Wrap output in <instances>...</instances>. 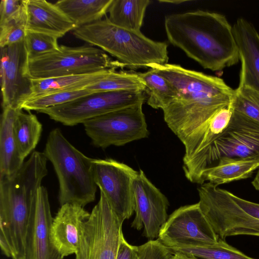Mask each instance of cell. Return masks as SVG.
I'll return each mask as SVG.
<instances>
[{
  "label": "cell",
  "mask_w": 259,
  "mask_h": 259,
  "mask_svg": "<svg viewBox=\"0 0 259 259\" xmlns=\"http://www.w3.org/2000/svg\"><path fill=\"white\" fill-rule=\"evenodd\" d=\"M176 89V98L162 110L168 127L182 142L220 109L229 106L235 89L222 78L167 63L149 66Z\"/></svg>",
  "instance_id": "obj_1"
},
{
  "label": "cell",
  "mask_w": 259,
  "mask_h": 259,
  "mask_svg": "<svg viewBox=\"0 0 259 259\" xmlns=\"http://www.w3.org/2000/svg\"><path fill=\"white\" fill-rule=\"evenodd\" d=\"M168 41L205 69L216 71L240 60L233 28L225 15L196 10L167 15Z\"/></svg>",
  "instance_id": "obj_2"
},
{
  "label": "cell",
  "mask_w": 259,
  "mask_h": 259,
  "mask_svg": "<svg viewBox=\"0 0 259 259\" xmlns=\"http://www.w3.org/2000/svg\"><path fill=\"white\" fill-rule=\"evenodd\" d=\"M47 158L34 151L14 174L0 177V229L12 255H25V238L33 199L48 174Z\"/></svg>",
  "instance_id": "obj_3"
},
{
  "label": "cell",
  "mask_w": 259,
  "mask_h": 259,
  "mask_svg": "<svg viewBox=\"0 0 259 259\" xmlns=\"http://www.w3.org/2000/svg\"><path fill=\"white\" fill-rule=\"evenodd\" d=\"M74 36L96 46L116 58L126 67H149L168 63V45L153 40L140 31L123 28L106 17L97 22L76 28Z\"/></svg>",
  "instance_id": "obj_4"
},
{
  "label": "cell",
  "mask_w": 259,
  "mask_h": 259,
  "mask_svg": "<svg viewBox=\"0 0 259 259\" xmlns=\"http://www.w3.org/2000/svg\"><path fill=\"white\" fill-rule=\"evenodd\" d=\"M44 153L58 177L61 206L70 203L84 207L95 200L97 186L91 170L92 158L74 147L58 128L50 133Z\"/></svg>",
  "instance_id": "obj_5"
},
{
  "label": "cell",
  "mask_w": 259,
  "mask_h": 259,
  "mask_svg": "<svg viewBox=\"0 0 259 259\" xmlns=\"http://www.w3.org/2000/svg\"><path fill=\"white\" fill-rule=\"evenodd\" d=\"M124 67L123 64L94 46L62 45L57 51L28 60L27 75L31 79H44Z\"/></svg>",
  "instance_id": "obj_6"
},
{
  "label": "cell",
  "mask_w": 259,
  "mask_h": 259,
  "mask_svg": "<svg viewBox=\"0 0 259 259\" xmlns=\"http://www.w3.org/2000/svg\"><path fill=\"white\" fill-rule=\"evenodd\" d=\"M259 156V122L233 110L230 122L205 151L187 179L202 184V174L221 160Z\"/></svg>",
  "instance_id": "obj_7"
},
{
  "label": "cell",
  "mask_w": 259,
  "mask_h": 259,
  "mask_svg": "<svg viewBox=\"0 0 259 259\" xmlns=\"http://www.w3.org/2000/svg\"><path fill=\"white\" fill-rule=\"evenodd\" d=\"M123 222L100 191L98 202L81 225L75 259H116Z\"/></svg>",
  "instance_id": "obj_8"
},
{
  "label": "cell",
  "mask_w": 259,
  "mask_h": 259,
  "mask_svg": "<svg viewBox=\"0 0 259 259\" xmlns=\"http://www.w3.org/2000/svg\"><path fill=\"white\" fill-rule=\"evenodd\" d=\"M199 206L219 238L247 235L259 236V220L233 200L231 193L209 182L198 188Z\"/></svg>",
  "instance_id": "obj_9"
},
{
  "label": "cell",
  "mask_w": 259,
  "mask_h": 259,
  "mask_svg": "<svg viewBox=\"0 0 259 259\" xmlns=\"http://www.w3.org/2000/svg\"><path fill=\"white\" fill-rule=\"evenodd\" d=\"M144 92L123 90L94 92L69 102L38 111L65 125L73 126L97 116L139 103Z\"/></svg>",
  "instance_id": "obj_10"
},
{
  "label": "cell",
  "mask_w": 259,
  "mask_h": 259,
  "mask_svg": "<svg viewBox=\"0 0 259 259\" xmlns=\"http://www.w3.org/2000/svg\"><path fill=\"white\" fill-rule=\"evenodd\" d=\"M143 103H139L90 119L82 123L85 132L97 147L122 146L148 137L149 131Z\"/></svg>",
  "instance_id": "obj_11"
},
{
  "label": "cell",
  "mask_w": 259,
  "mask_h": 259,
  "mask_svg": "<svg viewBox=\"0 0 259 259\" xmlns=\"http://www.w3.org/2000/svg\"><path fill=\"white\" fill-rule=\"evenodd\" d=\"M158 239L170 248L212 245L219 237L198 202L175 210L161 228Z\"/></svg>",
  "instance_id": "obj_12"
},
{
  "label": "cell",
  "mask_w": 259,
  "mask_h": 259,
  "mask_svg": "<svg viewBox=\"0 0 259 259\" xmlns=\"http://www.w3.org/2000/svg\"><path fill=\"white\" fill-rule=\"evenodd\" d=\"M94 180L111 207L123 221L135 212L133 179L138 171L115 160L93 159Z\"/></svg>",
  "instance_id": "obj_13"
},
{
  "label": "cell",
  "mask_w": 259,
  "mask_h": 259,
  "mask_svg": "<svg viewBox=\"0 0 259 259\" xmlns=\"http://www.w3.org/2000/svg\"><path fill=\"white\" fill-rule=\"evenodd\" d=\"M28 58L21 42L1 47L0 80L3 108L21 109L32 93L31 79L27 75Z\"/></svg>",
  "instance_id": "obj_14"
},
{
  "label": "cell",
  "mask_w": 259,
  "mask_h": 259,
  "mask_svg": "<svg viewBox=\"0 0 259 259\" xmlns=\"http://www.w3.org/2000/svg\"><path fill=\"white\" fill-rule=\"evenodd\" d=\"M133 189L136 214L131 227L139 231L144 228L143 235L154 240L168 219V201L141 169L133 179Z\"/></svg>",
  "instance_id": "obj_15"
},
{
  "label": "cell",
  "mask_w": 259,
  "mask_h": 259,
  "mask_svg": "<svg viewBox=\"0 0 259 259\" xmlns=\"http://www.w3.org/2000/svg\"><path fill=\"white\" fill-rule=\"evenodd\" d=\"M53 220L48 191L41 186L31 207L25 238L26 259H63L51 240Z\"/></svg>",
  "instance_id": "obj_16"
},
{
  "label": "cell",
  "mask_w": 259,
  "mask_h": 259,
  "mask_svg": "<svg viewBox=\"0 0 259 259\" xmlns=\"http://www.w3.org/2000/svg\"><path fill=\"white\" fill-rule=\"evenodd\" d=\"M232 28L241 63L238 87L259 92V33L243 18H238Z\"/></svg>",
  "instance_id": "obj_17"
},
{
  "label": "cell",
  "mask_w": 259,
  "mask_h": 259,
  "mask_svg": "<svg viewBox=\"0 0 259 259\" xmlns=\"http://www.w3.org/2000/svg\"><path fill=\"white\" fill-rule=\"evenodd\" d=\"M90 214L82 206L66 203L61 206L53 218L51 240L63 257L76 252L81 225Z\"/></svg>",
  "instance_id": "obj_18"
},
{
  "label": "cell",
  "mask_w": 259,
  "mask_h": 259,
  "mask_svg": "<svg viewBox=\"0 0 259 259\" xmlns=\"http://www.w3.org/2000/svg\"><path fill=\"white\" fill-rule=\"evenodd\" d=\"M27 21L26 30L57 38L77 28L56 5L45 0H23Z\"/></svg>",
  "instance_id": "obj_19"
},
{
  "label": "cell",
  "mask_w": 259,
  "mask_h": 259,
  "mask_svg": "<svg viewBox=\"0 0 259 259\" xmlns=\"http://www.w3.org/2000/svg\"><path fill=\"white\" fill-rule=\"evenodd\" d=\"M3 109L0 122V177H9L16 172L24 162L13 130L15 119L21 109L10 107Z\"/></svg>",
  "instance_id": "obj_20"
},
{
  "label": "cell",
  "mask_w": 259,
  "mask_h": 259,
  "mask_svg": "<svg viewBox=\"0 0 259 259\" xmlns=\"http://www.w3.org/2000/svg\"><path fill=\"white\" fill-rule=\"evenodd\" d=\"M258 168L259 156L241 159L221 160L203 171L202 181L203 184L208 181L218 186L248 178Z\"/></svg>",
  "instance_id": "obj_21"
},
{
  "label": "cell",
  "mask_w": 259,
  "mask_h": 259,
  "mask_svg": "<svg viewBox=\"0 0 259 259\" xmlns=\"http://www.w3.org/2000/svg\"><path fill=\"white\" fill-rule=\"evenodd\" d=\"M111 70L97 72L44 79H31L32 93L28 100L59 92H66L85 89L105 77ZM27 100V101H28Z\"/></svg>",
  "instance_id": "obj_22"
},
{
  "label": "cell",
  "mask_w": 259,
  "mask_h": 259,
  "mask_svg": "<svg viewBox=\"0 0 259 259\" xmlns=\"http://www.w3.org/2000/svg\"><path fill=\"white\" fill-rule=\"evenodd\" d=\"M112 0H60L56 5L78 27L103 19Z\"/></svg>",
  "instance_id": "obj_23"
},
{
  "label": "cell",
  "mask_w": 259,
  "mask_h": 259,
  "mask_svg": "<svg viewBox=\"0 0 259 259\" xmlns=\"http://www.w3.org/2000/svg\"><path fill=\"white\" fill-rule=\"evenodd\" d=\"M149 0H112L108 12L110 21L128 30L140 31Z\"/></svg>",
  "instance_id": "obj_24"
},
{
  "label": "cell",
  "mask_w": 259,
  "mask_h": 259,
  "mask_svg": "<svg viewBox=\"0 0 259 259\" xmlns=\"http://www.w3.org/2000/svg\"><path fill=\"white\" fill-rule=\"evenodd\" d=\"M137 73L145 84L147 104L153 108L162 110L176 98V89L155 69Z\"/></svg>",
  "instance_id": "obj_25"
},
{
  "label": "cell",
  "mask_w": 259,
  "mask_h": 259,
  "mask_svg": "<svg viewBox=\"0 0 259 259\" xmlns=\"http://www.w3.org/2000/svg\"><path fill=\"white\" fill-rule=\"evenodd\" d=\"M13 130L19 152L25 159L37 145L42 124L34 114L25 113L21 110L15 119Z\"/></svg>",
  "instance_id": "obj_26"
},
{
  "label": "cell",
  "mask_w": 259,
  "mask_h": 259,
  "mask_svg": "<svg viewBox=\"0 0 259 259\" xmlns=\"http://www.w3.org/2000/svg\"><path fill=\"white\" fill-rule=\"evenodd\" d=\"M85 89L95 92L123 90L145 92V86L137 72L111 70L105 77Z\"/></svg>",
  "instance_id": "obj_27"
},
{
  "label": "cell",
  "mask_w": 259,
  "mask_h": 259,
  "mask_svg": "<svg viewBox=\"0 0 259 259\" xmlns=\"http://www.w3.org/2000/svg\"><path fill=\"white\" fill-rule=\"evenodd\" d=\"M168 248L172 253H188L198 259H255L247 256L228 244L225 240L220 238L218 242L212 245L197 247L180 246Z\"/></svg>",
  "instance_id": "obj_28"
},
{
  "label": "cell",
  "mask_w": 259,
  "mask_h": 259,
  "mask_svg": "<svg viewBox=\"0 0 259 259\" xmlns=\"http://www.w3.org/2000/svg\"><path fill=\"white\" fill-rule=\"evenodd\" d=\"M27 16L24 2L14 15L0 22V47H4L24 40Z\"/></svg>",
  "instance_id": "obj_29"
},
{
  "label": "cell",
  "mask_w": 259,
  "mask_h": 259,
  "mask_svg": "<svg viewBox=\"0 0 259 259\" xmlns=\"http://www.w3.org/2000/svg\"><path fill=\"white\" fill-rule=\"evenodd\" d=\"M95 92L85 89L76 91L59 92L30 99L22 106V109L38 111L62 105Z\"/></svg>",
  "instance_id": "obj_30"
},
{
  "label": "cell",
  "mask_w": 259,
  "mask_h": 259,
  "mask_svg": "<svg viewBox=\"0 0 259 259\" xmlns=\"http://www.w3.org/2000/svg\"><path fill=\"white\" fill-rule=\"evenodd\" d=\"M24 44L28 60L33 59L59 49L58 38L47 34L26 30Z\"/></svg>",
  "instance_id": "obj_31"
},
{
  "label": "cell",
  "mask_w": 259,
  "mask_h": 259,
  "mask_svg": "<svg viewBox=\"0 0 259 259\" xmlns=\"http://www.w3.org/2000/svg\"><path fill=\"white\" fill-rule=\"evenodd\" d=\"M233 110L259 122V92L245 87L235 89Z\"/></svg>",
  "instance_id": "obj_32"
},
{
  "label": "cell",
  "mask_w": 259,
  "mask_h": 259,
  "mask_svg": "<svg viewBox=\"0 0 259 259\" xmlns=\"http://www.w3.org/2000/svg\"><path fill=\"white\" fill-rule=\"evenodd\" d=\"M138 259H171L173 253L158 239L148 240L139 246Z\"/></svg>",
  "instance_id": "obj_33"
},
{
  "label": "cell",
  "mask_w": 259,
  "mask_h": 259,
  "mask_svg": "<svg viewBox=\"0 0 259 259\" xmlns=\"http://www.w3.org/2000/svg\"><path fill=\"white\" fill-rule=\"evenodd\" d=\"M139 255V246L129 244L123 234L120 241L116 259H138Z\"/></svg>",
  "instance_id": "obj_34"
},
{
  "label": "cell",
  "mask_w": 259,
  "mask_h": 259,
  "mask_svg": "<svg viewBox=\"0 0 259 259\" xmlns=\"http://www.w3.org/2000/svg\"><path fill=\"white\" fill-rule=\"evenodd\" d=\"M23 0H2L0 4V22L16 13L22 6Z\"/></svg>",
  "instance_id": "obj_35"
},
{
  "label": "cell",
  "mask_w": 259,
  "mask_h": 259,
  "mask_svg": "<svg viewBox=\"0 0 259 259\" xmlns=\"http://www.w3.org/2000/svg\"><path fill=\"white\" fill-rule=\"evenodd\" d=\"M231 197L235 203L245 212L259 220V204L241 198L232 193Z\"/></svg>",
  "instance_id": "obj_36"
},
{
  "label": "cell",
  "mask_w": 259,
  "mask_h": 259,
  "mask_svg": "<svg viewBox=\"0 0 259 259\" xmlns=\"http://www.w3.org/2000/svg\"><path fill=\"white\" fill-rule=\"evenodd\" d=\"M0 246L3 253L7 257H12L10 245L3 233L0 231Z\"/></svg>",
  "instance_id": "obj_37"
},
{
  "label": "cell",
  "mask_w": 259,
  "mask_h": 259,
  "mask_svg": "<svg viewBox=\"0 0 259 259\" xmlns=\"http://www.w3.org/2000/svg\"><path fill=\"white\" fill-rule=\"evenodd\" d=\"M171 259H198L194 255L186 252H176L173 253Z\"/></svg>",
  "instance_id": "obj_38"
},
{
  "label": "cell",
  "mask_w": 259,
  "mask_h": 259,
  "mask_svg": "<svg viewBox=\"0 0 259 259\" xmlns=\"http://www.w3.org/2000/svg\"><path fill=\"white\" fill-rule=\"evenodd\" d=\"M251 184L255 190L259 191V168Z\"/></svg>",
  "instance_id": "obj_39"
},
{
  "label": "cell",
  "mask_w": 259,
  "mask_h": 259,
  "mask_svg": "<svg viewBox=\"0 0 259 259\" xmlns=\"http://www.w3.org/2000/svg\"><path fill=\"white\" fill-rule=\"evenodd\" d=\"M159 2L161 3H172L173 4H180L183 3H185L186 2H187V1H183V0H173V1H159Z\"/></svg>",
  "instance_id": "obj_40"
}]
</instances>
